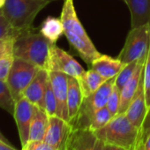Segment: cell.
Wrapping results in <instances>:
<instances>
[{"instance_id": "26", "label": "cell", "mask_w": 150, "mask_h": 150, "mask_svg": "<svg viewBox=\"0 0 150 150\" xmlns=\"http://www.w3.org/2000/svg\"><path fill=\"white\" fill-rule=\"evenodd\" d=\"M139 61V60H138ZM138 61H133L129 64H125V66L122 68V70L119 71V73L116 76L115 80V86L121 91L123 87L125 85V83L130 80V78L132 76V74L137 67Z\"/></svg>"}, {"instance_id": "30", "label": "cell", "mask_w": 150, "mask_h": 150, "mask_svg": "<svg viewBox=\"0 0 150 150\" xmlns=\"http://www.w3.org/2000/svg\"><path fill=\"white\" fill-rule=\"evenodd\" d=\"M20 34V32L12 27L3 13H0V40L10 37H17Z\"/></svg>"}, {"instance_id": "13", "label": "cell", "mask_w": 150, "mask_h": 150, "mask_svg": "<svg viewBox=\"0 0 150 150\" xmlns=\"http://www.w3.org/2000/svg\"><path fill=\"white\" fill-rule=\"evenodd\" d=\"M147 111L148 109L146 103L144 81H143V74H142L138 90L125 114L134 126L140 129L146 118Z\"/></svg>"}, {"instance_id": "24", "label": "cell", "mask_w": 150, "mask_h": 150, "mask_svg": "<svg viewBox=\"0 0 150 150\" xmlns=\"http://www.w3.org/2000/svg\"><path fill=\"white\" fill-rule=\"evenodd\" d=\"M113 117L111 116L110 112L107 109L106 106L103 107L102 109L98 110L93 116L88 129L91 130L92 132H96L100 130L101 128L104 127L112 118Z\"/></svg>"}, {"instance_id": "21", "label": "cell", "mask_w": 150, "mask_h": 150, "mask_svg": "<svg viewBox=\"0 0 150 150\" xmlns=\"http://www.w3.org/2000/svg\"><path fill=\"white\" fill-rule=\"evenodd\" d=\"M106 81L107 80L93 69L85 71L82 76L78 79L84 98L95 93Z\"/></svg>"}, {"instance_id": "35", "label": "cell", "mask_w": 150, "mask_h": 150, "mask_svg": "<svg viewBox=\"0 0 150 150\" xmlns=\"http://www.w3.org/2000/svg\"><path fill=\"white\" fill-rule=\"evenodd\" d=\"M7 0H0V10H2L4 8V6H6Z\"/></svg>"}, {"instance_id": "3", "label": "cell", "mask_w": 150, "mask_h": 150, "mask_svg": "<svg viewBox=\"0 0 150 150\" xmlns=\"http://www.w3.org/2000/svg\"><path fill=\"white\" fill-rule=\"evenodd\" d=\"M139 130L123 113L112 117L104 127L95 132V133L105 144H111L132 150L137 142Z\"/></svg>"}, {"instance_id": "4", "label": "cell", "mask_w": 150, "mask_h": 150, "mask_svg": "<svg viewBox=\"0 0 150 150\" xmlns=\"http://www.w3.org/2000/svg\"><path fill=\"white\" fill-rule=\"evenodd\" d=\"M116 77L107 80L95 93L85 97L77 116L70 122L73 129L88 128L94 114L106 106L109 96L114 88Z\"/></svg>"}, {"instance_id": "5", "label": "cell", "mask_w": 150, "mask_h": 150, "mask_svg": "<svg viewBox=\"0 0 150 150\" xmlns=\"http://www.w3.org/2000/svg\"><path fill=\"white\" fill-rule=\"evenodd\" d=\"M150 47V24L131 28L125 45L117 56L124 64L146 58Z\"/></svg>"}, {"instance_id": "15", "label": "cell", "mask_w": 150, "mask_h": 150, "mask_svg": "<svg viewBox=\"0 0 150 150\" xmlns=\"http://www.w3.org/2000/svg\"><path fill=\"white\" fill-rule=\"evenodd\" d=\"M64 34L68 40L70 45L78 52L80 57L88 64H91L94 60L98 58L102 54L96 50L93 42L86 40L81 36H78L69 30L64 29Z\"/></svg>"}, {"instance_id": "6", "label": "cell", "mask_w": 150, "mask_h": 150, "mask_svg": "<svg viewBox=\"0 0 150 150\" xmlns=\"http://www.w3.org/2000/svg\"><path fill=\"white\" fill-rule=\"evenodd\" d=\"M41 68L26 60L15 57L6 82L15 101L23 97V93Z\"/></svg>"}, {"instance_id": "33", "label": "cell", "mask_w": 150, "mask_h": 150, "mask_svg": "<svg viewBox=\"0 0 150 150\" xmlns=\"http://www.w3.org/2000/svg\"><path fill=\"white\" fill-rule=\"evenodd\" d=\"M0 150H17L10 143L0 139Z\"/></svg>"}, {"instance_id": "25", "label": "cell", "mask_w": 150, "mask_h": 150, "mask_svg": "<svg viewBox=\"0 0 150 150\" xmlns=\"http://www.w3.org/2000/svg\"><path fill=\"white\" fill-rule=\"evenodd\" d=\"M137 144L142 150H150V109H148L146 118L139 130Z\"/></svg>"}, {"instance_id": "1", "label": "cell", "mask_w": 150, "mask_h": 150, "mask_svg": "<svg viewBox=\"0 0 150 150\" xmlns=\"http://www.w3.org/2000/svg\"><path fill=\"white\" fill-rule=\"evenodd\" d=\"M51 42L34 28L21 33L14 42L13 55L41 69L47 70V63Z\"/></svg>"}, {"instance_id": "20", "label": "cell", "mask_w": 150, "mask_h": 150, "mask_svg": "<svg viewBox=\"0 0 150 150\" xmlns=\"http://www.w3.org/2000/svg\"><path fill=\"white\" fill-rule=\"evenodd\" d=\"M49 116L41 108L35 106V114L31 122L29 130V139L31 140H42L48 127Z\"/></svg>"}, {"instance_id": "9", "label": "cell", "mask_w": 150, "mask_h": 150, "mask_svg": "<svg viewBox=\"0 0 150 150\" xmlns=\"http://www.w3.org/2000/svg\"><path fill=\"white\" fill-rule=\"evenodd\" d=\"M35 105H34L25 97H21L15 103L13 117L17 125L22 146L28 142L29 130L35 114Z\"/></svg>"}, {"instance_id": "7", "label": "cell", "mask_w": 150, "mask_h": 150, "mask_svg": "<svg viewBox=\"0 0 150 150\" xmlns=\"http://www.w3.org/2000/svg\"><path fill=\"white\" fill-rule=\"evenodd\" d=\"M47 71L63 72L77 80L80 79L86 71L84 68L70 54L54 43H52L50 48Z\"/></svg>"}, {"instance_id": "32", "label": "cell", "mask_w": 150, "mask_h": 150, "mask_svg": "<svg viewBox=\"0 0 150 150\" xmlns=\"http://www.w3.org/2000/svg\"><path fill=\"white\" fill-rule=\"evenodd\" d=\"M21 150H57L44 140H31L22 146Z\"/></svg>"}, {"instance_id": "27", "label": "cell", "mask_w": 150, "mask_h": 150, "mask_svg": "<svg viewBox=\"0 0 150 150\" xmlns=\"http://www.w3.org/2000/svg\"><path fill=\"white\" fill-rule=\"evenodd\" d=\"M44 111L49 117L57 115V101L50 80L48 81L44 95Z\"/></svg>"}, {"instance_id": "29", "label": "cell", "mask_w": 150, "mask_h": 150, "mask_svg": "<svg viewBox=\"0 0 150 150\" xmlns=\"http://www.w3.org/2000/svg\"><path fill=\"white\" fill-rule=\"evenodd\" d=\"M119 105H120V90L114 85V88L106 103V107L113 117L118 114Z\"/></svg>"}, {"instance_id": "38", "label": "cell", "mask_w": 150, "mask_h": 150, "mask_svg": "<svg viewBox=\"0 0 150 150\" xmlns=\"http://www.w3.org/2000/svg\"><path fill=\"white\" fill-rule=\"evenodd\" d=\"M64 150H72V148H71V147L68 145V143H67V146H65V148H64Z\"/></svg>"}, {"instance_id": "11", "label": "cell", "mask_w": 150, "mask_h": 150, "mask_svg": "<svg viewBox=\"0 0 150 150\" xmlns=\"http://www.w3.org/2000/svg\"><path fill=\"white\" fill-rule=\"evenodd\" d=\"M68 145L72 150H103L105 143L88 128H72Z\"/></svg>"}, {"instance_id": "2", "label": "cell", "mask_w": 150, "mask_h": 150, "mask_svg": "<svg viewBox=\"0 0 150 150\" xmlns=\"http://www.w3.org/2000/svg\"><path fill=\"white\" fill-rule=\"evenodd\" d=\"M55 0H7L2 13L12 27L20 33L34 28L37 14Z\"/></svg>"}, {"instance_id": "12", "label": "cell", "mask_w": 150, "mask_h": 150, "mask_svg": "<svg viewBox=\"0 0 150 150\" xmlns=\"http://www.w3.org/2000/svg\"><path fill=\"white\" fill-rule=\"evenodd\" d=\"M50 80L49 71L40 69L31 83L23 93V97L27 98L34 105L44 110V95Z\"/></svg>"}, {"instance_id": "23", "label": "cell", "mask_w": 150, "mask_h": 150, "mask_svg": "<svg viewBox=\"0 0 150 150\" xmlns=\"http://www.w3.org/2000/svg\"><path fill=\"white\" fill-rule=\"evenodd\" d=\"M0 108L12 115L14 113L15 101L7 82L5 81H0Z\"/></svg>"}, {"instance_id": "31", "label": "cell", "mask_w": 150, "mask_h": 150, "mask_svg": "<svg viewBox=\"0 0 150 150\" xmlns=\"http://www.w3.org/2000/svg\"><path fill=\"white\" fill-rule=\"evenodd\" d=\"M14 58L13 53H9L0 57V81H6Z\"/></svg>"}, {"instance_id": "34", "label": "cell", "mask_w": 150, "mask_h": 150, "mask_svg": "<svg viewBox=\"0 0 150 150\" xmlns=\"http://www.w3.org/2000/svg\"><path fill=\"white\" fill-rule=\"evenodd\" d=\"M132 149H133V148H132ZM103 150H128V149H126V148H125V147H122V146L111 145V144H105Z\"/></svg>"}, {"instance_id": "10", "label": "cell", "mask_w": 150, "mask_h": 150, "mask_svg": "<svg viewBox=\"0 0 150 150\" xmlns=\"http://www.w3.org/2000/svg\"><path fill=\"white\" fill-rule=\"evenodd\" d=\"M49 76L57 101V116L69 122L67 105L69 76L59 71H49Z\"/></svg>"}, {"instance_id": "16", "label": "cell", "mask_w": 150, "mask_h": 150, "mask_svg": "<svg viewBox=\"0 0 150 150\" xmlns=\"http://www.w3.org/2000/svg\"><path fill=\"white\" fill-rule=\"evenodd\" d=\"M60 19L63 23L64 29L69 30L71 33L86 40H90L88 35L87 34L86 30L84 29L83 26L81 25L77 16L72 0H65L64 1L61 12Z\"/></svg>"}, {"instance_id": "36", "label": "cell", "mask_w": 150, "mask_h": 150, "mask_svg": "<svg viewBox=\"0 0 150 150\" xmlns=\"http://www.w3.org/2000/svg\"><path fill=\"white\" fill-rule=\"evenodd\" d=\"M0 139L3 140V141H6V142H7V143H10V142L6 139V138L2 134V132H0Z\"/></svg>"}, {"instance_id": "17", "label": "cell", "mask_w": 150, "mask_h": 150, "mask_svg": "<svg viewBox=\"0 0 150 150\" xmlns=\"http://www.w3.org/2000/svg\"><path fill=\"white\" fill-rule=\"evenodd\" d=\"M125 64L117 57L113 58L108 55L102 54L98 58L94 60L90 65L91 69L97 71L105 80H110L117 76Z\"/></svg>"}, {"instance_id": "8", "label": "cell", "mask_w": 150, "mask_h": 150, "mask_svg": "<svg viewBox=\"0 0 150 150\" xmlns=\"http://www.w3.org/2000/svg\"><path fill=\"white\" fill-rule=\"evenodd\" d=\"M71 130V125L64 119L57 115L49 117L48 127L42 140L57 150H64L67 146Z\"/></svg>"}, {"instance_id": "22", "label": "cell", "mask_w": 150, "mask_h": 150, "mask_svg": "<svg viewBox=\"0 0 150 150\" xmlns=\"http://www.w3.org/2000/svg\"><path fill=\"white\" fill-rule=\"evenodd\" d=\"M40 33L51 43L56 44L57 40L64 34V26L61 19L49 16L41 25Z\"/></svg>"}, {"instance_id": "40", "label": "cell", "mask_w": 150, "mask_h": 150, "mask_svg": "<svg viewBox=\"0 0 150 150\" xmlns=\"http://www.w3.org/2000/svg\"><path fill=\"white\" fill-rule=\"evenodd\" d=\"M0 13H2V10H0Z\"/></svg>"}, {"instance_id": "37", "label": "cell", "mask_w": 150, "mask_h": 150, "mask_svg": "<svg viewBox=\"0 0 150 150\" xmlns=\"http://www.w3.org/2000/svg\"><path fill=\"white\" fill-rule=\"evenodd\" d=\"M132 150H142L141 149V147L137 144V142H136V144H135V146H134V147H133V149Z\"/></svg>"}, {"instance_id": "28", "label": "cell", "mask_w": 150, "mask_h": 150, "mask_svg": "<svg viewBox=\"0 0 150 150\" xmlns=\"http://www.w3.org/2000/svg\"><path fill=\"white\" fill-rule=\"evenodd\" d=\"M143 81H144V90L146 103L147 109H150V47L146 58L145 61L144 71H143Z\"/></svg>"}, {"instance_id": "19", "label": "cell", "mask_w": 150, "mask_h": 150, "mask_svg": "<svg viewBox=\"0 0 150 150\" xmlns=\"http://www.w3.org/2000/svg\"><path fill=\"white\" fill-rule=\"evenodd\" d=\"M84 99L82 91L81 89L79 81L73 77L68 78V91H67V105L69 123L77 116Z\"/></svg>"}, {"instance_id": "14", "label": "cell", "mask_w": 150, "mask_h": 150, "mask_svg": "<svg viewBox=\"0 0 150 150\" xmlns=\"http://www.w3.org/2000/svg\"><path fill=\"white\" fill-rule=\"evenodd\" d=\"M146 58H141L138 61L137 67L132 74V76L125 83V85L123 87V88L120 91V105H119L118 114L125 113L138 90L140 79L144 71Z\"/></svg>"}, {"instance_id": "18", "label": "cell", "mask_w": 150, "mask_h": 150, "mask_svg": "<svg viewBox=\"0 0 150 150\" xmlns=\"http://www.w3.org/2000/svg\"><path fill=\"white\" fill-rule=\"evenodd\" d=\"M131 13V28L150 24V0H127Z\"/></svg>"}, {"instance_id": "39", "label": "cell", "mask_w": 150, "mask_h": 150, "mask_svg": "<svg viewBox=\"0 0 150 150\" xmlns=\"http://www.w3.org/2000/svg\"><path fill=\"white\" fill-rule=\"evenodd\" d=\"M123 1H124V2H125V4H126V3H127V0H123Z\"/></svg>"}]
</instances>
